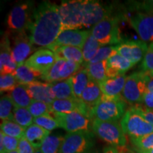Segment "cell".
<instances>
[{"label": "cell", "mask_w": 153, "mask_h": 153, "mask_svg": "<svg viewBox=\"0 0 153 153\" xmlns=\"http://www.w3.org/2000/svg\"><path fill=\"white\" fill-rule=\"evenodd\" d=\"M30 41L33 45L48 48L62 31L58 5L43 1L33 10L29 28Z\"/></svg>", "instance_id": "1"}, {"label": "cell", "mask_w": 153, "mask_h": 153, "mask_svg": "<svg viewBox=\"0 0 153 153\" xmlns=\"http://www.w3.org/2000/svg\"><path fill=\"white\" fill-rule=\"evenodd\" d=\"M122 97L106 98L103 97L101 102L90 110L89 118L103 121H118L121 119L126 108V104Z\"/></svg>", "instance_id": "2"}, {"label": "cell", "mask_w": 153, "mask_h": 153, "mask_svg": "<svg viewBox=\"0 0 153 153\" xmlns=\"http://www.w3.org/2000/svg\"><path fill=\"white\" fill-rule=\"evenodd\" d=\"M91 123L94 133L103 141L113 147H126L127 143L126 134L118 121H103L94 119Z\"/></svg>", "instance_id": "3"}, {"label": "cell", "mask_w": 153, "mask_h": 153, "mask_svg": "<svg viewBox=\"0 0 153 153\" xmlns=\"http://www.w3.org/2000/svg\"><path fill=\"white\" fill-rule=\"evenodd\" d=\"M91 33L101 46L112 44L119 45L123 43L119 28V19L111 15L93 26Z\"/></svg>", "instance_id": "4"}, {"label": "cell", "mask_w": 153, "mask_h": 153, "mask_svg": "<svg viewBox=\"0 0 153 153\" xmlns=\"http://www.w3.org/2000/svg\"><path fill=\"white\" fill-rule=\"evenodd\" d=\"M84 1L71 0L63 1L58 6V11L62 24V31L78 30L83 27Z\"/></svg>", "instance_id": "5"}, {"label": "cell", "mask_w": 153, "mask_h": 153, "mask_svg": "<svg viewBox=\"0 0 153 153\" xmlns=\"http://www.w3.org/2000/svg\"><path fill=\"white\" fill-rule=\"evenodd\" d=\"M94 135L91 131L68 133L64 137L60 153H88L95 144Z\"/></svg>", "instance_id": "6"}, {"label": "cell", "mask_w": 153, "mask_h": 153, "mask_svg": "<svg viewBox=\"0 0 153 153\" xmlns=\"http://www.w3.org/2000/svg\"><path fill=\"white\" fill-rule=\"evenodd\" d=\"M146 91V72H134L126 77L122 97L129 104H139L142 103L143 96Z\"/></svg>", "instance_id": "7"}, {"label": "cell", "mask_w": 153, "mask_h": 153, "mask_svg": "<svg viewBox=\"0 0 153 153\" xmlns=\"http://www.w3.org/2000/svg\"><path fill=\"white\" fill-rule=\"evenodd\" d=\"M120 123L124 133L130 137H141L153 132V126L132 108L126 111Z\"/></svg>", "instance_id": "8"}, {"label": "cell", "mask_w": 153, "mask_h": 153, "mask_svg": "<svg viewBox=\"0 0 153 153\" xmlns=\"http://www.w3.org/2000/svg\"><path fill=\"white\" fill-rule=\"evenodd\" d=\"M33 12L31 3L17 4L8 14L7 21L8 28L16 33H25L29 28Z\"/></svg>", "instance_id": "9"}, {"label": "cell", "mask_w": 153, "mask_h": 153, "mask_svg": "<svg viewBox=\"0 0 153 153\" xmlns=\"http://www.w3.org/2000/svg\"><path fill=\"white\" fill-rule=\"evenodd\" d=\"M55 118L62 128L68 133H74L78 131H90L91 128V119L82 113L74 111L67 114H53Z\"/></svg>", "instance_id": "10"}, {"label": "cell", "mask_w": 153, "mask_h": 153, "mask_svg": "<svg viewBox=\"0 0 153 153\" xmlns=\"http://www.w3.org/2000/svg\"><path fill=\"white\" fill-rule=\"evenodd\" d=\"M83 27H88L97 25L103 19L110 16L109 9L103 4L95 0L84 1L83 10Z\"/></svg>", "instance_id": "11"}, {"label": "cell", "mask_w": 153, "mask_h": 153, "mask_svg": "<svg viewBox=\"0 0 153 153\" xmlns=\"http://www.w3.org/2000/svg\"><path fill=\"white\" fill-rule=\"evenodd\" d=\"M56 55L49 49H39L28 57L24 64L42 75L53 66L56 62Z\"/></svg>", "instance_id": "12"}, {"label": "cell", "mask_w": 153, "mask_h": 153, "mask_svg": "<svg viewBox=\"0 0 153 153\" xmlns=\"http://www.w3.org/2000/svg\"><path fill=\"white\" fill-rule=\"evenodd\" d=\"M130 24L143 41L153 43V14L137 13L131 17Z\"/></svg>", "instance_id": "13"}, {"label": "cell", "mask_w": 153, "mask_h": 153, "mask_svg": "<svg viewBox=\"0 0 153 153\" xmlns=\"http://www.w3.org/2000/svg\"><path fill=\"white\" fill-rule=\"evenodd\" d=\"M91 30H66L61 32L55 43L48 48L51 51L60 46H73L82 49Z\"/></svg>", "instance_id": "14"}, {"label": "cell", "mask_w": 153, "mask_h": 153, "mask_svg": "<svg viewBox=\"0 0 153 153\" xmlns=\"http://www.w3.org/2000/svg\"><path fill=\"white\" fill-rule=\"evenodd\" d=\"M117 46L118 53L135 65L144 57L148 50V45L143 41H128Z\"/></svg>", "instance_id": "15"}, {"label": "cell", "mask_w": 153, "mask_h": 153, "mask_svg": "<svg viewBox=\"0 0 153 153\" xmlns=\"http://www.w3.org/2000/svg\"><path fill=\"white\" fill-rule=\"evenodd\" d=\"M34 51L33 44L30 42L29 36L26 32L16 33L12 48V56L17 65L24 64Z\"/></svg>", "instance_id": "16"}, {"label": "cell", "mask_w": 153, "mask_h": 153, "mask_svg": "<svg viewBox=\"0 0 153 153\" xmlns=\"http://www.w3.org/2000/svg\"><path fill=\"white\" fill-rule=\"evenodd\" d=\"M50 106L53 114H67L77 111L89 118V111L81 99H55Z\"/></svg>", "instance_id": "17"}, {"label": "cell", "mask_w": 153, "mask_h": 153, "mask_svg": "<svg viewBox=\"0 0 153 153\" xmlns=\"http://www.w3.org/2000/svg\"><path fill=\"white\" fill-rule=\"evenodd\" d=\"M28 94L33 100L41 101L51 105L55 100L51 83L36 81L26 85Z\"/></svg>", "instance_id": "18"}, {"label": "cell", "mask_w": 153, "mask_h": 153, "mask_svg": "<svg viewBox=\"0 0 153 153\" xmlns=\"http://www.w3.org/2000/svg\"><path fill=\"white\" fill-rule=\"evenodd\" d=\"M125 74H120L114 78L108 79L99 84L103 93V97L106 98H119L122 97L124 85L126 79Z\"/></svg>", "instance_id": "19"}, {"label": "cell", "mask_w": 153, "mask_h": 153, "mask_svg": "<svg viewBox=\"0 0 153 153\" xmlns=\"http://www.w3.org/2000/svg\"><path fill=\"white\" fill-rule=\"evenodd\" d=\"M17 64L12 56V49L7 37H4L1 42L0 51V73L1 74H14L16 71Z\"/></svg>", "instance_id": "20"}, {"label": "cell", "mask_w": 153, "mask_h": 153, "mask_svg": "<svg viewBox=\"0 0 153 153\" xmlns=\"http://www.w3.org/2000/svg\"><path fill=\"white\" fill-rule=\"evenodd\" d=\"M102 97L103 93L101 90L99 85L91 79L85 91L82 93L81 100L90 111L91 108L101 102Z\"/></svg>", "instance_id": "21"}, {"label": "cell", "mask_w": 153, "mask_h": 153, "mask_svg": "<svg viewBox=\"0 0 153 153\" xmlns=\"http://www.w3.org/2000/svg\"><path fill=\"white\" fill-rule=\"evenodd\" d=\"M49 135H51V132L33 123L26 129L24 137L35 150H38L41 148L44 140Z\"/></svg>", "instance_id": "22"}, {"label": "cell", "mask_w": 153, "mask_h": 153, "mask_svg": "<svg viewBox=\"0 0 153 153\" xmlns=\"http://www.w3.org/2000/svg\"><path fill=\"white\" fill-rule=\"evenodd\" d=\"M55 99H77L74 96L71 77L63 81L51 83Z\"/></svg>", "instance_id": "23"}, {"label": "cell", "mask_w": 153, "mask_h": 153, "mask_svg": "<svg viewBox=\"0 0 153 153\" xmlns=\"http://www.w3.org/2000/svg\"><path fill=\"white\" fill-rule=\"evenodd\" d=\"M8 96L12 101L15 107L28 108L33 101L26 89V85H18L9 92Z\"/></svg>", "instance_id": "24"}, {"label": "cell", "mask_w": 153, "mask_h": 153, "mask_svg": "<svg viewBox=\"0 0 153 153\" xmlns=\"http://www.w3.org/2000/svg\"><path fill=\"white\" fill-rule=\"evenodd\" d=\"M53 53L57 57L65 59L78 64L82 65L84 62V57L82 49L73 46H60L53 49Z\"/></svg>", "instance_id": "25"}, {"label": "cell", "mask_w": 153, "mask_h": 153, "mask_svg": "<svg viewBox=\"0 0 153 153\" xmlns=\"http://www.w3.org/2000/svg\"><path fill=\"white\" fill-rule=\"evenodd\" d=\"M72 87L76 98L81 99L82 94L90 82V77L85 68L80 70L71 77Z\"/></svg>", "instance_id": "26"}, {"label": "cell", "mask_w": 153, "mask_h": 153, "mask_svg": "<svg viewBox=\"0 0 153 153\" xmlns=\"http://www.w3.org/2000/svg\"><path fill=\"white\" fill-rule=\"evenodd\" d=\"M85 66L90 79L99 85L108 79L106 76L107 60L96 63H85Z\"/></svg>", "instance_id": "27"}, {"label": "cell", "mask_w": 153, "mask_h": 153, "mask_svg": "<svg viewBox=\"0 0 153 153\" xmlns=\"http://www.w3.org/2000/svg\"><path fill=\"white\" fill-rule=\"evenodd\" d=\"M14 74L16 76L19 85H28L30 83H33L36 81L37 78H41L42 76L41 73L34 71L26 66L24 63L17 67Z\"/></svg>", "instance_id": "28"}, {"label": "cell", "mask_w": 153, "mask_h": 153, "mask_svg": "<svg viewBox=\"0 0 153 153\" xmlns=\"http://www.w3.org/2000/svg\"><path fill=\"white\" fill-rule=\"evenodd\" d=\"M64 137L57 135H49L44 140L40 148L43 153H60Z\"/></svg>", "instance_id": "29"}, {"label": "cell", "mask_w": 153, "mask_h": 153, "mask_svg": "<svg viewBox=\"0 0 153 153\" xmlns=\"http://www.w3.org/2000/svg\"><path fill=\"white\" fill-rule=\"evenodd\" d=\"M101 48V45L95 39V38L91 35V33H90V35L87 38V41H85L83 48L82 49V53H83L84 60H85V63L90 62L91 59L94 57V55L97 54V51Z\"/></svg>", "instance_id": "30"}, {"label": "cell", "mask_w": 153, "mask_h": 153, "mask_svg": "<svg viewBox=\"0 0 153 153\" xmlns=\"http://www.w3.org/2000/svg\"><path fill=\"white\" fill-rule=\"evenodd\" d=\"M0 128H1V132H2L4 135L16 137L18 139H21L24 136L25 131H26V129L22 126L11 120L1 122Z\"/></svg>", "instance_id": "31"}, {"label": "cell", "mask_w": 153, "mask_h": 153, "mask_svg": "<svg viewBox=\"0 0 153 153\" xmlns=\"http://www.w3.org/2000/svg\"><path fill=\"white\" fill-rule=\"evenodd\" d=\"M33 119L34 117L30 114L28 108L14 107V121L25 129L33 124Z\"/></svg>", "instance_id": "32"}, {"label": "cell", "mask_w": 153, "mask_h": 153, "mask_svg": "<svg viewBox=\"0 0 153 153\" xmlns=\"http://www.w3.org/2000/svg\"><path fill=\"white\" fill-rule=\"evenodd\" d=\"M132 144L137 153H143L153 148V132L148 135L137 137H130Z\"/></svg>", "instance_id": "33"}, {"label": "cell", "mask_w": 153, "mask_h": 153, "mask_svg": "<svg viewBox=\"0 0 153 153\" xmlns=\"http://www.w3.org/2000/svg\"><path fill=\"white\" fill-rule=\"evenodd\" d=\"M14 105L8 95L4 96L0 100V118L1 121H14Z\"/></svg>", "instance_id": "34"}, {"label": "cell", "mask_w": 153, "mask_h": 153, "mask_svg": "<svg viewBox=\"0 0 153 153\" xmlns=\"http://www.w3.org/2000/svg\"><path fill=\"white\" fill-rule=\"evenodd\" d=\"M107 65L117 69L120 73L124 74L131 68H133L134 65L118 53L107 60Z\"/></svg>", "instance_id": "35"}, {"label": "cell", "mask_w": 153, "mask_h": 153, "mask_svg": "<svg viewBox=\"0 0 153 153\" xmlns=\"http://www.w3.org/2000/svg\"><path fill=\"white\" fill-rule=\"evenodd\" d=\"M116 54H118L117 46L116 45V46L109 45V46L101 47L97 51V54L91 59L90 62L88 63H96L106 61Z\"/></svg>", "instance_id": "36"}, {"label": "cell", "mask_w": 153, "mask_h": 153, "mask_svg": "<svg viewBox=\"0 0 153 153\" xmlns=\"http://www.w3.org/2000/svg\"><path fill=\"white\" fill-rule=\"evenodd\" d=\"M28 109L29 110L30 113L34 118L53 114L51 106L44 102H41V101L33 100L31 104L28 106Z\"/></svg>", "instance_id": "37"}, {"label": "cell", "mask_w": 153, "mask_h": 153, "mask_svg": "<svg viewBox=\"0 0 153 153\" xmlns=\"http://www.w3.org/2000/svg\"><path fill=\"white\" fill-rule=\"evenodd\" d=\"M33 123L50 132L59 128V124L56 119L51 116V115H45L34 118Z\"/></svg>", "instance_id": "38"}, {"label": "cell", "mask_w": 153, "mask_h": 153, "mask_svg": "<svg viewBox=\"0 0 153 153\" xmlns=\"http://www.w3.org/2000/svg\"><path fill=\"white\" fill-rule=\"evenodd\" d=\"M19 85L14 74H1L0 76V91L1 92L10 91Z\"/></svg>", "instance_id": "39"}, {"label": "cell", "mask_w": 153, "mask_h": 153, "mask_svg": "<svg viewBox=\"0 0 153 153\" xmlns=\"http://www.w3.org/2000/svg\"><path fill=\"white\" fill-rule=\"evenodd\" d=\"M143 72H153V43L148 45L147 52L143 57L140 66Z\"/></svg>", "instance_id": "40"}, {"label": "cell", "mask_w": 153, "mask_h": 153, "mask_svg": "<svg viewBox=\"0 0 153 153\" xmlns=\"http://www.w3.org/2000/svg\"><path fill=\"white\" fill-rule=\"evenodd\" d=\"M133 110L140 115L142 117L147 120L149 123L153 126V109L145 107L144 105L135 104L131 107Z\"/></svg>", "instance_id": "41"}, {"label": "cell", "mask_w": 153, "mask_h": 153, "mask_svg": "<svg viewBox=\"0 0 153 153\" xmlns=\"http://www.w3.org/2000/svg\"><path fill=\"white\" fill-rule=\"evenodd\" d=\"M19 143V139L16 137L8 136L4 134V145L6 153L17 150Z\"/></svg>", "instance_id": "42"}, {"label": "cell", "mask_w": 153, "mask_h": 153, "mask_svg": "<svg viewBox=\"0 0 153 153\" xmlns=\"http://www.w3.org/2000/svg\"><path fill=\"white\" fill-rule=\"evenodd\" d=\"M17 151L19 153H35V148L24 136L19 139Z\"/></svg>", "instance_id": "43"}, {"label": "cell", "mask_w": 153, "mask_h": 153, "mask_svg": "<svg viewBox=\"0 0 153 153\" xmlns=\"http://www.w3.org/2000/svg\"><path fill=\"white\" fill-rule=\"evenodd\" d=\"M142 103L144 106L150 109H153V91L147 89L143 96Z\"/></svg>", "instance_id": "44"}, {"label": "cell", "mask_w": 153, "mask_h": 153, "mask_svg": "<svg viewBox=\"0 0 153 153\" xmlns=\"http://www.w3.org/2000/svg\"><path fill=\"white\" fill-rule=\"evenodd\" d=\"M125 147L123 148H116V147L108 146L104 149L103 153H125Z\"/></svg>", "instance_id": "45"}, {"label": "cell", "mask_w": 153, "mask_h": 153, "mask_svg": "<svg viewBox=\"0 0 153 153\" xmlns=\"http://www.w3.org/2000/svg\"><path fill=\"white\" fill-rule=\"evenodd\" d=\"M147 74V89L153 91V76L150 75L148 72Z\"/></svg>", "instance_id": "46"}, {"label": "cell", "mask_w": 153, "mask_h": 153, "mask_svg": "<svg viewBox=\"0 0 153 153\" xmlns=\"http://www.w3.org/2000/svg\"><path fill=\"white\" fill-rule=\"evenodd\" d=\"M0 153H6L4 145V133L0 132Z\"/></svg>", "instance_id": "47"}, {"label": "cell", "mask_w": 153, "mask_h": 153, "mask_svg": "<svg viewBox=\"0 0 153 153\" xmlns=\"http://www.w3.org/2000/svg\"><path fill=\"white\" fill-rule=\"evenodd\" d=\"M35 153H43V152H41V150H40V149H38V150H36Z\"/></svg>", "instance_id": "48"}, {"label": "cell", "mask_w": 153, "mask_h": 153, "mask_svg": "<svg viewBox=\"0 0 153 153\" xmlns=\"http://www.w3.org/2000/svg\"><path fill=\"white\" fill-rule=\"evenodd\" d=\"M143 153H153V148L152 149V150L148 151V152H143Z\"/></svg>", "instance_id": "49"}, {"label": "cell", "mask_w": 153, "mask_h": 153, "mask_svg": "<svg viewBox=\"0 0 153 153\" xmlns=\"http://www.w3.org/2000/svg\"><path fill=\"white\" fill-rule=\"evenodd\" d=\"M125 153H134V152H131V151L128 150L127 149H126V150H125Z\"/></svg>", "instance_id": "50"}, {"label": "cell", "mask_w": 153, "mask_h": 153, "mask_svg": "<svg viewBox=\"0 0 153 153\" xmlns=\"http://www.w3.org/2000/svg\"><path fill=\"white\" fill-rule=\"evenodd\" d=\"M8 153H19L18 151L17 150H15V151H13V152H8Z\"/></svg>", "instance_id": "51"}, {"label": "cell", "mask_w": 153, "mask_h": 153, "mask_svg": "<svg viewBox=\"0 0 153 153\" xmlns=\"http://www.w3.org/2000/svg\"><path fill=\"white\" fill-rule=\"evenodd\" d=\"M148 73L149 74H150V75L153 76V72H148Z\"/></svg>", "instance_id": "52"}, {"label": "cell", "mask_w": 153, "mask_h": 153, "mask_svg": "<svg viewBox=\"0 0 153 153\" xmlns=\"http://www.w3.org/2000/svg\"><path fill=\"white\" fill-rule=\"evenodd\" d=\"M88 153H97V152H89Z\"/></svg>", "instance_id": "53"}]
</instances>
